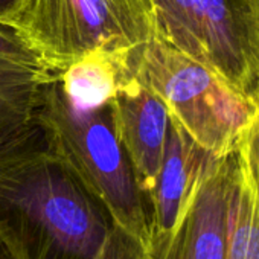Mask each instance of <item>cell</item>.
Returning a JSON list of instances; mask_svg holds the SVG:
<instances>
[{
	"label": "cell",
	"mask_w": 259,
	"mask_h": 259,
	"mask_svg": "<svg viewBox=\"0 0 259 259\" xmlns=\"http://www.w3.org/2000/svg\"><path fill=\"white\" fill-rule=\"evenodd\" d=\"M114 226L35 119L0 139V233L19 259H98Z\"/></svg>",
	"instance_id": "obj_1"
},
{
	"label": "cell",
	"mask_w": 259,
	"mask_h": 259,
	"mask_svg": "<svg viewBox=\"0 0 259 259\" xmlns=\"http://www.w3.org/2000/svg\"><path fill=\"white\" fill-rule=\"evenodd\" d=\"M46 142L111 213L114 223L147 247L151 203L117 142L107 104L79 107L52 81L35 113Z\"/></svg>",
	"instance_id": "obj_2"
},
{
	"label": "cell",
	"mask_w": 259,
	"mask_h": 259,
	"mask_svg": "<svg viewBox=\"0 0 259 259\" xmlns=\"http://www.w3.org/2000/svg\"><path fill=\"white\" fill-rule=\"evenodd\" d=\"M0 25L55 73L93 51L135 55L156 35L148 0H14Z\"/></svg>",
	"instance_id": "obj_3"
},
{
	"label": "cell",
	"mask_w": 259,
	"mask_h": 259,
	"mask_svg": "<svg viewBox=\"0 0 259 259\" xmlns=\"http://www.w3.org/2000/svg\"><path fill=\"white\" fill-rule=\"evenodd\" d=\"M156 34L259 101V0H148Z\"/></svg>",
	"instance_id": "obj_4"
},
{
	"label": "cell",
	"mask_w": 259,
	"mask_h": 259,
	"mask_svg": "<svg viewBox=\"0 0 259 259\" xmlns=\"http://www.w3.org/2000/svg\"><path fill=\"white\" fill-rule=\"evenodd\" d=\"M135 76L165 104L168 114L207 151L235 148L254 104L217 73L189 58L157 34L135 55Z\"/></svg>",
	"instance_id": "obj_5"
},
{
	"label": "cell",
	"mask_w": 259,
	"mask_h": 259,
	"mask_svg": "<svg viewBox=\"0 0 259 259\" xmlns=\"http://www.w3.org/2000/svg\"><path fill=\"white\" fill-rule=\"evenodd\" d=\"M239 177L235 145L213 159L171 232L148 242L145 259H226Z\"/></svg>",
	"instance_id": "obj_6"
},
{
	"label": "cell",
	"mask_w": 259,
	"mask_h": 259,
	"mask_svg": "<svg viewBox=\"0 0 259 259\" xmlns=\"http://www.w3.org/2000/svg\"><path fill=\"white\" fill-rule=\"evenodd\" d=\"M105 104L114 136L132 162L141 188L150 195L165 150L168 110L136 76L125 81Z\"/></svg>",
	"instance_id": "obj_7"
},
{
	"label": "cell",
	"mask_w": 259,
	"mask_h": 259,
	"mask_svg": "<svg viewBox=\"0 0 259 259\" xmlns=\"http://www.w3.org/2000/svg\"><path fill=\"white\" fill-rule=\"evenodd\" d=\"M215 157L217 154L203 148L169 117L162 162L148 195L151 203L150 241L171 232Z\"/></svg>",
	"instance_id": "obj_8"
},
{
	"label": "cell",
	"mask_w": 259,
	"mask_h": 259,
	"mask_svg": "<svg viewBox=\"0 0 259 259\" xmlns=\"http://www.w3.org/2000/svg\"><path fill=\"white\" fill-rule=\"evenodd\" d=\"M58 78L10 28L0 25V139L35 119L46 87Z\"/></svg>",
	"instance_id": "obj_9"
},
{
	"label": "cell",
	"mask_w": 259,
	"mask_h": 259,
	"mask_svg": "<svg viewBox=\"0 0 259 259\" xmlns=\"http://www.w3.org/2000/svg\"><path fill=\"white\" fill-rule=\"evenodd\" d=\"M135 55L93 51L58 73V79L76 105H102L125 81L135 76Z\"/></svg>",
	"instance_id": "obj_10"
},
{
	"label": "cell",
	"mask_w": 259,
	"mask_h": 259,
	"mask_svg": "<svg viewBox=\"0 0 259 259\" xmlns=\"http://www.w3.org/2000/svg\"><path fill=\"white\" fill-rule=\"evenodd\" d=\"M239 160L241 177L226 259H259V183L241 154Z\"/></svg>",
	"instance_id": "obj_11"
},
{
	"label": "cell",
	"mask_w": 259,
	"mask_h": 259,
	"mask_svg": "<svg viewBox=\"0 0 259 259\" xmlns=\"http://www.w3.org/2000/svg\"><path fill=\"white\" fill-rule=\"evenodd\" d=\"M98 259H145V247L136 236L116 224Z\"/></svg>",
	"instance_id": "obj_12"
},
{
	"label": "cell",
	"mask_w": 259,
	"mask_h": 259,
	"mask_svg": "<svg viewBox=\"0 0 259 259\" xmlns=\"http://www.w3.org/2000/svg\"><path fill=\"white\" fill-rule=\"evenodd\" d=\"M236 148L259 183V101L254 104V111L236 141Z\"/></svg>",
	"instance_id": "obj_13"
},
{
	"label": "cell",
	"mask_w": 259,
	"mask_h": 259,
	"mask_svg": "<svg viewBox=\"0 0 259 259\" xmlns=\"http://www.w3.org/2000/svg\"><path fill=\"white\" fill-rule=\"evenodd\" d=\"M0 259H19L17 253L2 233H0Z\"/></svg>",
	"instance_id": "obj_14"
},
{
	"label": "cell",
	"mask_w": 259,
	"mask_h": 259,
	"mask_svg": "<svg viewBox=\"0 0 259 259\" xmlns=\"http://www.w3.org/2000/svg\"><path fill=\"white\" fill-rule=\"evenodd\" d=\"M13 2L14 0H0V16H4L8 11V8L13 5Z\"/></svg>",
	"instance_id": "obj_15"
}]
</instances>
